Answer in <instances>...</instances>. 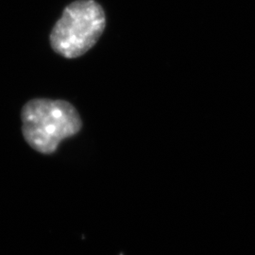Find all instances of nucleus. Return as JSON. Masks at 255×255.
Returning <instances> with one entry per match:
<instances>
[{
    "mask_svg": "<svg viewBox=\"0 0 255 255\" xmlns=\"http://www.w3.org/2000/svg\"><path fill=\"white\" fill-rule=\"evenodd\" d=\"M22 132L28 146L42 154H52L61 142L77 134L82 119L73 105L65 101L34 99L22 113Z\"/></svg>",
    "mask_w": 255,
    "mask_h": 255,
    "instance_id": "f257e3e1",
    "label": "nucleus"
},
{
    "mask_svg": "<svg viewBox=\"0 0 255 255\" xmlns=\"http://www.w3.org/2000/svg\"><path fill=\"white\" fill-rule=\"evenodd\" d=\"M106 26L105 12L95 0H77L65 7L51 30L49 42L57 54L79 58L90 50Z\"/></svg>",
    "mask_w": 255,
    "mask_h": 255,
    "instance_id": "f03ea898",
    "label": "nucleus"
}]
</instances>
